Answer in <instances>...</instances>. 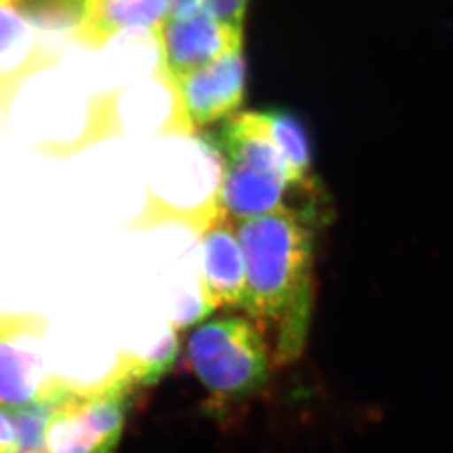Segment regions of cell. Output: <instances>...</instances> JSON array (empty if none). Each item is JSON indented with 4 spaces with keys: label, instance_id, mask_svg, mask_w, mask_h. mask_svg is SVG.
Segmentation results:
<instances>
[{
    "label": "cell",
    "instance_id": "cell-18",
    "mask_svg": "<svg viewBox=\"0 0 453 453\" xmlns=\"http://www.w3.org/2000/svg\"><path fill=\"white\" fill-rule=\"evenodd\" d=\"M37 453H44V452H37Z\"/></svg>",
    "mask_w": 453,
    "mask_h": 453
},
{
    "label": "cell",
    "instance_id": "cell-15",
    "mask_svg": "<svg viewBox=\"0 0 453 453\" xmlns=\"http://www.w3.org/2000/svg\"><path fill=\"white\" fill-rule=\"evenodd\" d=\"M0 453H20L16 423L11 408H0Z\"/></svg>",
    "mask_w": 453,
    "mask_h": 453
},
{
    "label": "cell",
    "instance_id": "cell-3",
    "mask_svg": "<svg viewBox=\"0 0 453 453\" xmlns=\"http://www.w3.org/2000/svg\"><path fill=\"white\" fill-rule=\"evenodd\" d=\"M187 359L211 396L239 402L269 380V349L256 324L241 316H220L200 324L187 340Z\"/></svg>",
    "mask_w": 453,
    "mask_h": 453
},
{
    "label": "cell",
    "instance_id": "cell-6",
    "mask_svg": "<svg viewBox=\"0 0 453 453\" xmlns=\"http://www.w3.org/2000/svg\"><path fill=\"white\" fill-rule=\"evenodd\" d=\"M237 49H242V33L226 27L198 7L187 16L172 17L163 24L162 74L166 80H175Z\"/></svg>",
    "mask_w": 453,
    "mask_h": 453
},
{
    "label": "cell",
    "instance_id": "cell-12",
    "mask_svg": "<svg viewBox=\"0 0 453 453\" xmlns=\"http://www.w3.org/2000/svg\"><path fill=\"white\" fill-rule=\"evenodd\" d=\"M264 114L267 118L275 145L279 146L288 163L292 181L301 190L311 192L312 151L306 127L296 114L282 110H267Z\"/></svg>",
    "mask_w": 453,
    "mask_h": 453
},
{
    "label": "cell",
    "instance_id": "cell-2",
    "mask_svg": "<svg viewBox=\"0 0 453 453\" xmlns=\"http://www.w3.org/2000/svg\"><path fill=\"white\" fill-rule=\"evenodd\" d=\"M205 140L222 160L217 217L241 222L289 209L286 198L301 188L292 181L264 111L234 114Z\"/></svg>",
    "mask_w": 453,
    "mask_h": 453
},
{
    "label": "cell",
    "instance_id": "cell-7",
    "mask_svg": "<svg viewBox=\"0 0 453 453\" xmlns=\"http://www.w3.org/2000/svg\"><path fill=\"white\" fill-rule=\"evenodd\" d=\"M67 381L50 380L44 357L12 329H0V408L54 403Z\"/></svg>",
    "mask_w": 453,
    "mask_h": 453
},
{
    "label": "cell",
    "instance_id": "cell-9",
    "mask_svg": "<svg viewBox=\"0 0 453 453\" xmlns=\"http://www.w3.org/2000/svg\"><path fill=\"white\" fill-rule=\"evenodd\" d=\"M42 35L17 12L11 0H0V86L12 88L27 73L49 61Z\"/></svg>",
    "mask_w": 453,
    "mask_h": 453
},
{
    "label": "cell",
    "instance_id": "cell-13",
    "mask_svg": "<svg viewBox=\"0 0 453 453\" xmlns=\"http://www.w3.org/2000/svg\"><path fill=\"white\" fill-rule=\"evenodd\" d=\"M179 355V340L175 331H168L162 341L146 355L136 357L125 370H118L119 374L127 378L131 388L155 385L170 372L177 361Z\"/></svg>",
    "mask_w": 453,
    "mask_h": 453
},
{
    "label": "cell",
    "instance_id": "cell-1",
    "mask_svg": "<svg viewBox=\"0 0 453 453\" xmlns=\"http://www.w3.org/2000/svg\"><path fill=\"white\" fill-rule=\"evenodd\" d=\"M234 226L245 260L242 311L274 338L275 363H289L304 348L311 318V211L280 209Z\"/></svg>",
    "mask_w": 453,
    "mask_h": 453
},
{
    "label": "cell",
    "instance_id": "cell-8",
    "mask_svg": "<svg viewBox=\"0 0 453 453\" xmlns=\"http://www.w3.org/2000/svg\"><path fill=\"white\" fill-rule=\"evenodd\" d=\"M245 260L234 222L217 217L202 241V296L211 311L242 309Z\"/></svg>",
    "mask_w": 453,
    "mask_h": 453
},
{
    "label": "cell",
    "instance_id": "cell-11",
    "mask_svg": "<svg viewBox=\"0 0 453 453\" xmlns=\"http://www.w3.org/2000/svg\"><path fill=\"white\" fill-rule=\"evenodd\" d=\"M166 20L162 0H97L86 44L101 46L123 33L158 34Z\"/></svg>",
    "mask_w": 453,
    "mask_h": 453
},
{
    "label": "cell",
    "instance_id": "cell-14",
    "mask_svg": "<svg viewBox=\"0 0 453 453\" xmlns=\"http://www.w3.org/2000/svg\"><path fill=\"white\" fill-rule=\"evenodd\" d=\"M200 7L226 27L243 33L249 0H200Z\"/></svg>",
    "mask_w": 453,
    "mask_h": 453
},
{
    "label": "cell",
    "instance_id": "cell-4",
    "mask_svg": "<svg viewBox=\"0 0 453 453\" xmlns=\"http://www.w3.org/2000/svg\"><path fill=\"white\" fill-rule=\"evenodd\" d=\"M133 388L114 372L96 385L67 383L52 403L44 453H113Z\"/></svg>",
    "mask_w": 453,
    "mask_h": 453
},
{
    "label": "cell",
    "instance_id": "cell-5",
    "mask_svg": "<svg viewBox=\"0 0 453 453\" xmlns=\"http://www.w3.org/2000/svg\"><path fill=\"white\" fill-rule=\"evenodd\" d=\"M245 80L243 49H237L211 65L166 82L175 97L181 125L194 130L234 116L245 99Z\"/></svg>",
    "mask_w": 453,
    "mask_h": 453
},
{
    "label": "cell",
    "instance_id": "cell-10",
    "mask_svg": "<svg viewBox=\"0 0 453 453\" xmlns=\"http://www.w3.org/2000/svg\"><path fill=\"white\" fill-rule=\"evenodd\" d=\"M42 37L86 42L96 14L97 0H11Z\"/></svg>",
    "mask_w": 453,
    "mask_h": 453
},
{
    "label": "cell",
    "instance_id": "cell-16",
    "mask_svg": "<svg viewBox=\"0 0 453 453\" xmlns=\"http://www.w3.org/2000/svg\"><path fill=\"white\" fill-rule=\"evenodd\" d=\"M166 7L168 19L187 16L200 7V0H162Z\"/></svg>",
    "mask_w": 453,
    "mask_h": 453
},
{
    "label": "cell",
    "instance_id": "cell-17",
    "mask_svg": "<svg viewBox=\"0 0 453 453\" xmlns=\"http://www.w3.org/2000/svg\"><path fill=\"white\" fill-rule=\"evenodd\" d=\"M9 89H11L9 86H0V127H2V118H4V101L7 97Z\"/></svg>",
    "mask_w": 453,
    "mask_h": 453
}]
</instances>
